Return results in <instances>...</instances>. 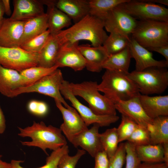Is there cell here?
I'll use <instances>...</instances> for the list:
<instances>
[{
	"mask_svg": "<svg viewBox=\"0 0 168 168\" xmlns=\"http://www.w3.org/2000/svg\"><path fill=\"white\" fill-rule=\"evenodd\" d=\"M58 68L56 65L49 68L37 66L26 69L19 72L23 78L24 86H27L51 74Z\"/></svg>",
	"mask_w": 168,
	"mask_h": 168,
	"instance_id": "obj_30",
	"label": "cell"
},
{
	"mask_svg": "<svg viewBox=\"0 0 168 168\" xmlns=\"http://www.w3.org/2000/svg\"><path fill=\"white\" fill-rule=\"evenodd\" d=\"M143 1L156 4H161L168 6V0H143Z\"/></svg>",
	"mask_w": 168,
	"mask_h": 168,
	"instance_id": "obj_48",
	"label": "cell"
},
{
	"mask_svg": "<svg viewBox=\"0 0 168 168\" xmlns=\"http://www.w3.org/2000/svg\"><path fill=\"white\" fill-rule=\"evenodd\" d=\"M69 82L64 80L60 86V93L64 98L69 100L72 106L80 115L88 127L97 124L100 127H106L117 121L119 117L117 115H101L94 113L89 107L81 103L72 93L69 86Z\"/></svg>",
	"mask_w": 168,
	"mask_h": 168,
	"instance_id": "obj_8",
	"label": "cell"
},
{
	"mask_svg": "<svg viewBox=\"0 0 168 168\" xmlns=\"http://www.w3.org/2000/svg\"><path fill=\"white\" fill-rule=\"evenodd\" d=\"M38 53L28 52L20 47H6L0 46V64L20 72L38 65Z\"/></svg>",
	"mask_w": 168,
	"mask_h": 168,
	"instance_id": "obj_10",
	"label": "cell"
},
{
	"mask_svg": "<svg viewBox=\"0 0 168 168\" xmlns=\"http://www.w3.org/2000/svg\"><path fill=\"white\" fill-rule=\"evenodd\" d=\"M85 153L84 150L78 149L73 156H70L68 153L64 154L59 161L58 168H75L79 160Z\"/></svg>",
	"mask_w": 168,
	"mask_h": 168,
	"instance_id": "obj_38",
	"label": "cell"
},
{
	"mask_svg": "<svg viewBox=\"0 0 168 168\" xmlns=\"http://www.w3.org/2000/svg\"><path fill=\"white\" fill-rule=\"evenodd\" d=\"M103 21L104 28L108 32L117 33L130 38L138 21L126 12L119 4L108 13Z\"/></svg>",
	"mask_w": 168,
	"mask_h": 168,
	"instance_id": "obj_11",
	"label": "cell"
},
{
	"mask_svg": "<svg viewBox=\"0 0 168 168\" xmlns=\"http://www.w3.org/2000/svg\"><path fill=\"white\" fill-rule=\"evenodd\" d=\"M61 45L57 35H50L46 44L38 53V66L47 68L54 66Z\"/></svg>",
	"mask_w": 168,
	"mask_h": 168,
	"instance_id": "obj_24",
	"label": "cell"
},
{
	"mask_svg": "<svg viewBox=\"0 0 168 168\" xmlns=\"http://www.w3.org/2000/svg\"><path fill=\"white\" fill-rule=\"evenodd\" d=\"M69 152V147L67 144L56 150L53 151L50 155L46 158L45 164L38 168H58L61 158L64 154ZM23 162V161L12 160L10 163L11 168H25L20 165L21 163Z\"/></svg>",
	"mask_w": 168,
	"mask_h": 168,
	"instance_id": "obj_33",
	"label": "cell"
},
{
	"mask_svg": "<svg viewBox=\"0 0 168 168\" xmlns=\"http://www.w3.org/2000/svg\"><path fill=\"white\" fill-rule=\"evenodd\" d=\"M139 98L145 113L151 119L168 116V95L149 96L140 94Z\"/></svg>",
	"mask_w": 168,
	"mask_h": 168,
	"instance_id": "obj_20",
	"label": "cell"
},
{
	"mask_svg": "<svg viewBox=\"0 0 168 168\" xmlns=\"http://www.w3.org/2000/svg\"><path fill=\"white\" fill-rule=\"evenodd\" d=\"M48 14L45 13L39 16L24 20L21 45L46 31L48 29Z\"/></svg>",
	"mask_w": 168,
	"mask_h": 168,
	"instance_id": "obj_25",
	"label": "cell"
},
{
	"mask_svg": "<svg viewBox=\"0 0 168 168\" xmlns=\"http://www.w3.org/2000/svg\"><path fill=\"white\" fill-rule=\"evenodd\" d=\"M50 32L47 30L41 34L21 44L20 47L28 52L39 53L47 42Z\"/></svg>",
	"mask_w": 168,
	"mask_h": 168,
	"instance_id": "obj_34",
	"label": "cell"
},
{
	"mask_svg": "<svg viewBox=\"0 0 168 168\" xmlns=\"http://www.w3.org/2000/svg\"><path fill=\"white\" fill-rule=\"evenodd\" d=\"M13 11L9 19L24 21L44 14L43 5L40 0H14Z\"/></svg>",
	"mask_w": 168,
	"mask_h": 168,
	"instance_id": "obj_19",
	"label": "cell"
},
{
	"mask_svg": "<svg viewBox=\"0 0 168 168\" xmlns=\"http://www.w3.org/2000/svg\"><path fill=\"white\" fill-rule=\"evenodd\" d=\"M94 157L95 160L94 168H109V158L104 151L99 152Z\"/></svg>",
	"mask_w": 168,
	"mask_h": 168,
	"instance_id": "obj_41",
	"label": "cell"
},
{
	"mask_svg": "<svg viewBox=\"0 0 168 168\" xmlns=\"http://www.w3.org/2000/svg\"><path fill=\"white\" fill-rule=\"evenodd\" d=\"M139 96L127 100L119 101L114 104V107L122 115L130 118L138 125L147 128L153 119L145 113Z\"/></svg>",
	"mask_w": 168,
	"mask_h": 168,
	"instance_id": "obj_16",
	"label": "cell"
},
{
	"mask_svg": "<svg viewBox=\"0 0 168 168\" xmlns=\"http://www.w3.org/2000/svg\"><path fill=\"white\" fill-rule=\"evenodd\" d=\"M2 156L0 154V168H11L10 163H8L3 161L2 159Z\"/></svg>",
	"mask_w": 168,
	"mask_h": 168,
	"instance_id": "obj_49",
	"label": "cell"
},
{
	"mask_svg": "<svg viewBox=\"0 0 168 168\" xmlns=\"http://www.w3.org/2000/svg\"><path fill=\"white\" fill-rule=\"evenodd\" d=\"M78 48L84 58L86 68L92 72H100L109 55L103 45L91 46L89 44L78 45Z\"/></svg>",
	"mask_w": 168,
	"mask_h": 168,
	"instance_id": "obj_18",
	"label": "cell"
},
{
	"mask_svg": "<svg viewBox=\"0 0 168 168\" xmlns=\"http://www.w3.org/2000/svg\"><path fill=\"white\" fill-rule=\"evenodd\" d=\"M18 128L20 131L19 136L30 137L31 139L30 141H20L22 145L40 148L48 155L46 149L54 151L67 144L60 128L50 125L47 126L42 121L37 123L34 121L30 126L23 128Z\"/></svg>",
	"mask_w": 168,
	"mask_h": 168,
	"instance_id": "obj_2",
	"label": "cell"
},
{
	"mask_svg": "<svg viewBox=\"0 0 168 168\" xmlns=\"http://www.w3.org/2000/svg\"><path fill=\"white\" fill-rule=\"evenodd\" d=\"M127 141L135 146L151 144L150 135L147 128L138 124Z\"/></svg>",
	"mask_w": 168,
	"mask_h": 168,
	"instance_id": "obj_36",
	"label": "cell"
},
{
	"mask_svg": "<svg viewBox=\"0 0 168 168\" xmlns=\"http://www.w3.org/2000/svg\"><path fill=\"white\" fill-rule=\"evenodd\" d=\"M55 6L66 14L74 23L89 13V0H58L56 1Z\"/></svg>",
	"mask_w": 168,
	"mask_h": 168,
	"instance_id": "obj_21",
	"label": "cell"
},
{
	"mask_svg": "<svg viewBox=\"0 0 168 168\" xmlns=\"http://www.w3.org/2000/svg\"><path fill=\"white\" fill-rule=\"evenodd\" d=\"M100 139L103 150L110 159L115 154L119 143L117 128L108 129L100 133Z\"/></svg>",
	"mask_w": 168,
	"mask_h": 168,
	"instance_id": "obj_31",
	"label": "cell"
},
{
	"mask_svg": "<svg viewBox=\"0 0 168 168\" xmlns=\"http://www.w3.org/2000/svg\"><path fill=\"white\" fill-rule=\"evenodd\" d=\"M2 0L3 4L5 13L8 16H11L12 14L10 6V1L9 0Z\"/></svg>",
	"mask_w": 168,
	"mask_h": 168,
	"instance_id": "obj_45",
	"label": "cell"
},
{
	"mask_svg": "<svg viewBox=\"0 0 168 168\" xmlns=\"http://www.w3.org/2000/svg\"><path fill=\"white\" fill-rule=\"evenodd\" d=\"M110 33L102 45L109 55L118 53L128 46L130 38L117 33Z\"/></svg>",
	"mask_w": 168,
	"mask_h": 168,
	"instance_id": "obj_32",
	"label": "cell"
},
{
	"mask_svg": "<svg viewBox=\"0 0 168 168\" xmlns=\"http://www.w3.org/2000/svg\"><path fill=\"white\" fill-rule=\"evenodd\" d=\"M131 37L146 48L168 45V22L138 21Z\"/></svg>",
	"mask_w": 168,
	"mask_h": 168,
	"instance_id": "obj_6",
	"label": "cell"
},
{
	"mask_svg": "<svg viewBox=\"0 0 168 168\" xmlns=\"http://www.w3.org/2000/svg\"><path fill=\"white\" fill-rule=\"evenodd\" d=\"M27 108L31 114L40 117L46 115L49 111L47 103L43 101L35 100L30 101L27 104Z\"/></svg>",
	"mask_w": 168,
	"mask_h": 168,
	"instance_id": "obj_40",
	"label": "cell"
},
{
	"mask_svg": "<svg viewBox=\"0 0 168 168\" xmlns=\"http://www.w3.org/2000/svg\"><path fill=\"white\" fill-rule=\"evenodd\" d=\"M128 46L121 51L109 56L103 66V68L128 73L131 58Z\"/></svg>",
	"mask_w": 168,
	"mask_h": 168,
	"instance_id": "obj_27",
	"label": "cell"
},
{
	"mask_svg": "<svg viewBox=\"0 0 168 168\" xmlns=\"http://www.w3.org/2000/svg\"><path fill=\"white\" fill-rule=\"evenodd\" d=\"M125 158L124 143H121L118 145L114 155L109 159V168H122L125 161Z\"/></svg>",
	"mask_w": 168,
	"mask_h": 168,
	"instance_id": "obj_39",
	"label": "cell"
},
{
	"mask_svg": "<svg viewBox=\"0 0 168 168\" xmlns=\"http://www.w3.org/2000/svg\"><path fill=\"white\" fill-rule=\"evenodd\" d=\"M100 126L94 124L88 129L73 137L69 142L75 147H80L92 157L103 151L100 139L99 130Z\"/></svg>",
	"mask_w": 168,
	"mask_h": 168,
	"instance_id": "obj_14",
	"label": "cell"
},
{
	"mask_svg": "<svg viewBox=\"0 0 168 168\" xmlns=\"http://www.w3.org/2000/svg\"><path fill=\"white\" fill-rule=\"evenodd\" d=\"M79 42H67L62 44L55 65L58 68L69 67L75 71H80L85 68V59L78 48Z\"/></svg>",
	"mask_w": 168,
	"mask_h": 168,
	"instance_id": "obj_13",
	"label": "cell"
},
{
	"mask_svg": "<svg viewBox=\"0 0 168 168\" xmlns=\"http://www.w3.org/2000/svg\"><path fill=\"white\" fill-rule=\"evenodd\" d=\"M128 73L106 70L98 84L99 91L114 104L120 100H127L138 96L140 93L134 82Z\"/></svg>",
	"mask_w": 168,
	"mask_h": 168,
	"instance_id": "obj_3",
	"label": "cell"
},
{
	"mask_svg": "<svg viewBox=\"0 0 168 168\" xmlns=\"http://www.w3.org/2000/svg\"><path fill=\"white\" fill-rule=\"evenodd\" d=\"M24 21H14L4 18L0 28V46L19 47L23 36Z\"/></svg>",
	"mask_w": 168,
	"mask_h": 168,
	"instance_id": "obj_17",
	"label": "cell"
},
{
	"mask_svg": "<svg viewBox=\"0 0 168 168\" xmlns=\"http://www.w3.org/2000/svg\"><path fill=\"white\" fill-rule=\"evenodd\" d=\"M163 147V162L168 166V143L162 144Z\"/></svg>",
	"mask_w": 168,
	"mask_h": 168,
	"instance_id": "obj_46",
	"label": "cell"
},
{
	"mask_svg": "<svg viewBox=\"0 0 168 168\" xmlns=\"http://www.w3.org/2000/svg\"><path fill=\"white\" fill-rule=\"evenodd\" d=\"M56 105L60 111L63 122L60 128L68 140L88 129L84 121L77 110L73 107L67 108L60 102L54 100Z\"/></svg>",
	"mask_w": 168,
	"mask_h": 168,
	"instance_id": "obj_12",
	"label": "cell"
},
{
	"mask_svg": "<svg viewBox=\"0 0 168 168\" xmlns=\"http://www.w3.org/2000/svg\"><path fill=\"white\" fill-rule=\"evenodd\" d=\"M5 11L2 0H0V28L2 24L4 17Z\"/></svg>",
	"mask_w": 168,
	"mask_h": 168,
	"instance_id": "obj_47",
	"label": "cell"
},
{
	"mask_svg": "<svg viewBox=\"0 0 168 168\" xmlns=\"http://www.w3.org/2000/svg\"><path fill=\"white\" fill-rule=\"evenodd\" d=\"M57 0H52L48 5V29L50 35H55L72 24V20L55 6Z\"/></svg>",
	"mask_w": 168,
	"mask_h": 168,
	"instance_id": "obj_23",
	"label": "cell"
},
{
	"mask_svg": "<svg viewBox=\"0 0 168 168\" xmlns=\"http://www.w3.org/2000/svg\"><path fill=\"white\" fill-rule=\"evenodd\" d=\"M103 20L89 14L69 28L56 35L62 45L66 43L90 41L93 47L102 45L108 35L104 29Z\"/></svg>",
	"mask_w": 168,
	"mask_h": 168,
	"instance_id": "obj_1",
	"label": "cell"
},
{
	"mask_svg": "<svg viewBox=\"0 0 168 168\" xmlns=\"http://www.w3.org/2000/svg\"><path fill=\"white\" fill-rule=\"evenodd\" d=\"M137 168H168V166L164 162L156 163H141Z\"/></svg>",
	"mask_w": 168,
	"mask_h": 168,
	"instance_id": "obj_43",
	"label": "cell"
},
{
	"mask_svg": "<svg viewBox=\"0 0 168 168\" xmlns=\"http://www.w3.org/2000/svg\"><path fill=\"white\" fill-rule=\"evenodd\" d=\"M64 79L61 71L57 69L32 85L20 87L13 93L12 98L26 93L37 92L53 98L67 108L71 107L61 95L60 88Z\"/></svg>",
	"mask_w": 168,
	"mask_h": 168,
	"instance_id": "obj_7",
	"label": "cell"
},
{
	"mask_svg": "<svg viewBox=\"0 0 168 168\" xmlns=\"http://www.w3.org/2000/svg\"><path fill=\"white\" fill-rule=\"evenodd\" d=\"M128 46L132 58H134L136 62L135 70L140 71L152 67H168V62L165 60L155 59L152 52L140 45L131 37L130 38Z\"/></svg>",
	"mask_w": 168,
	"mask_h": 168,
	"instance_id": "obj_15",
	"label": "cell"
},
{
	"mask_svg": "<svg viewBox=\"0 0 168 168\" xmlns=\"http://www.w3.org/2000/svg\"><path fill=\"white\" fill-rule=\"evenodd\" d=\"M128 0H89V13L90 15L103 20L108 13L119 5Z\"/></svg>",
	"mask_w": 168,
	"mask_h": 168,
	"instance_id": "obj_29",
	"label": "cell"
},
{
	"mask_svg": "<svg viewBox=\"0 0 168 168\" xmlns=\"http://www.w3.org/2000/svg\"><path fill=\"white\" fill-rule=\"evenodd\" d=\"M126 151L125 168H137L141 163L138 156L135 146L127 141L124 143Z\"/></svg>",
	"mask_w": 168,
	"mask_h": 168,
	"instance_id": "obj_37",
	"label": "cell"
},
{
	"mask_svg": "<svg viewBox=\"0 0 168 168\" xmlns=\"http://www.w3.org/2000/svg\"><path fill=\"white\" fill-rule=\"evenodd\" d=\"M138 124L130 118L122 115L120 124L118 128H117L119 142L127 141Z\"/></svg>",
	"mask_w": 168,
	"mask_h": 168,
	"instance_id": "obj_35",
	"label": "cell"
},
{
	"mask_svg": "<svg viewBox=\"0 0 168 168\" xmlns=\"http://www.w3.org/2000/svg\"><path fill=\"white\" fill-rule=\"evenodd\" d=\"M147 128L152 144L168 143V116H162L153 119Z\"/></svg>",
	"mask_w": 168,
	"mask_h": 168,
	"instance_id": "obj_26",
	"label": "cell"
},
{
	"mask_svg": "<svg viewBox=\"0 0 168 168\" xmlns=\"http://www.w3.org/2000/svg\"><path fill=\"white\" fill-rule=\"evenodd\" d=\"M120 5L138 21L152 20L168 22V9L160 5L143 0H128Z\"/></svg>",
	"mask_w": 168,
	"mask_h": 168,
	"instance_id": "obj_9",
	"label": "cell"
},
{
	"mask_svg": "<svg viewBox=\"0 0 168 168\" xmlns=\"http://www.w3.org/2000/svg\"><path fill=\"white\" fill-rule=\"evenodd\" d=\"M127 76L136 84L142 95L160 94L168 86V71L166 68L151 67L129 72Z\"/></svg>",
	"mask_w": 168,
	"mask_h": 168,
	"instance_id": "obj_5",
	"label": "cell"
},
{
	"mask_svg": "<svg viewBox=\"0 0 168 168\" xmlns=\"http://www.w3.org/2000/svg\"><path fill=\"white\" fill-rule=\"evenodd\" d=\"M135 147L137 155L141 162L148 163L163 162L162 144H149Z\"/></svg>",
	"mask_w": 168,
	"mask_h": 168,
	"instance_id": "obj_28",
	"label": "cell"
},
{
	"mask_svg": "<svg viewBox=\"0 0 168 168\" xmlns=\"http://www.w3.org/2000/svg\"><path fill=\"white\" fill-rule=\"evenodd\" d=\"M147 49L151 52L154 51L161 54L165 58V60L168 62V45Z\"/></svg>",
	"mask_w": 168,
	"mask_h": 168,
	"instance_id": "obj_42",
	"label": "cell"
},
{
	"mask_svg": "<svg viewBox=\"0 0 168 168\" xmlns=\"http://www.w3.org/2000/svg\"><path fill=\"white\" fill-rule=\"evenodd\" d=\"M96 81H85L80 83H69V87L76 96L83 98L95 114L101 115H116L114 104L100 93Z\"/></svg>",
	"mask_w": 168,
	"mask_h": 168,
	"instance_id": "obj_4",
	"label": "cell"
},
{
	"mask_svg": "<svg viewBox=\"0 0 168 168\" xmlns=\"http://www.w3.org/2000/svg\"><path fill=\"white\" fill-rule=\"evenodd\" d=\"M6 128V120L0 105V134L3 133Z\"/></svg>",
	"mask_w": 168,
	"mask_h": 168,
	"instance_id": "obj_44",
	"label": "cell"
},
{
	"mask_svg": "<svg viewBox=\"0 0 168 168\" xmlns=\"http://www.w3.org/2000/svg\"><path fill=\"white\" fill-rule=\"evenodd\" d=\"M24 86L23 78L17 71L5 68L0 64V93L12 98L13 92Z\"/></svg>",
	"mask_w": 168,
	"mask_h": 168,
	"instance_id": "obj_22",
	"label": "cell"
}]
</instances>
